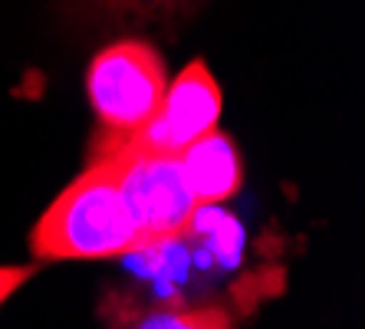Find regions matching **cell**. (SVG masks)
I'll return each instance as SVG.
<instances>
[{"instance_id": "1", "label": "cell", "mask_w": 365, "mask_h": 329, "mask_svg": "<svg viewBox=\"0 0 365 329\" xmlns=\"http://www.w3.org/2000/svg\"><path fill=\"white\" fill-rule=\"evenodd\" d=\"M30 250L40 260H106L138 253L135 221L122 198L119 161H89L36 221Z\"/></svg>"}, {"instance_id": "2", "label": "cell", "mask_w": 365, "mask_h": 329, "mask_svg": "<svg viewBox=\"0 0 365 329\" xmlns=\"http://www.w3.org/2000/svg\"><path fill=\"white\" fill-rule=\"evenodd\" d=\"M165 89V59L152 43L119 40L106 46L86 73V93L99 122V132L89 145V158L138 136L158 112Z\"/></svg>"}, {"instance_id": "3", "label": "cell", "mask_w": 365, "mask_h": 329, "mask_svg": "<svg viewBox=\"0 0 365 329\" xmlns=\"http://www.w3.org/2000/svg\"><path fill=\"white\" fill-rule=\"evenodd\" d=\"M106 158L119 161L122 198L135 221L138 253L181 241L191 214L197 211V201L187 191L178 155L112 152Z\"/></svg>"}, {"instance_id": "4", "label": "cell", "mask_w": 365, "mask_h": 329, "mask_svg": "<svg viewBox=\"0 0 365 329\" xmlns=\"http://www.w3.org/2000/svg\"><path fill=\"white\" fill-rule=\"evenodd\" d=\"M217 118H221V86L211 76V69L201 59H195L175 76V83H168L158 112L138 136H132L128 142L115 145L109 152L93 155V158H106L112 152L181 155L191 142L214 132Z\"/></svg>"}, {"instance_id": "5", "label": "cell", "mask_w": 365, "mask_h": 329, "mask_svg": "<svg viewBox=\"0 0 365 329\" xmlns=\"http://www.w3.org/2000/svg\"><path fill=\"white\" fill-rule=\"evenodd\" d=\"M181 175L187 181V191L195 194L197 204H221L234 198L244 181V165L234 138L224 132H207L197 142H191L178 155Z\"/></svg>"}, {"instance_id": "6", "label": "cell", "mask_w": 365, "mask_h": 329, "mask_svg": "<svg viewBox=\"0 0 365 329\" xmlns=\"http://www.w3.org/2000/svg\"><path fill=\"white\" fill-rule=\"evenodd\" d=\"M138 329H230L224 310H168L155 313Z\"/></svg>"}, {"instance_id": "7", "label": "cell", "mask_w": 365, "mask_h": 329, "mask_svg": "<svg viewBox=\"0 0 365 329\" xmlns=\"http://www.w3.org/2000/svg\"><path fill=\"white\" fill-rule=\"evenodd\" d=\"M76 4L86 10L109 14V17H125V14H135V17H162V14H171V10L185 7L187 0H76Z\"/></svg>"}, {"instance_id": "8", "label": "cell", "mask_w": 365, "mask_h": 329, "mask_svg": "<svg viewBox=\"0 0 365 329\" xmlns=\"http://www.w3.org/2000/svg\"><path fill=\"white\" fill-rule=\"evenodd\" d=\"M34 273H36V267H0V303L10 293H17Z\"/></svg>"}]
</instances>
